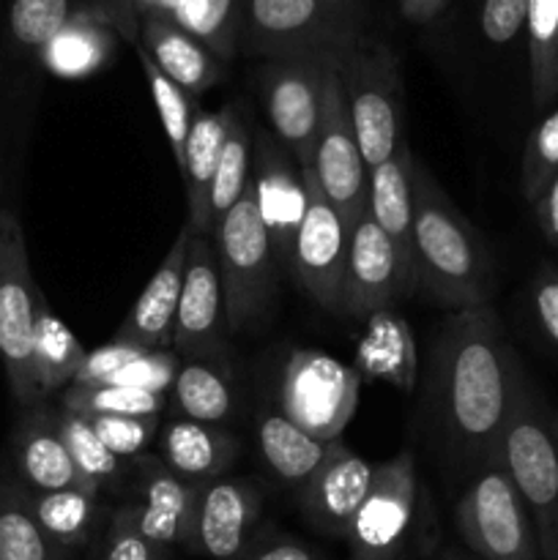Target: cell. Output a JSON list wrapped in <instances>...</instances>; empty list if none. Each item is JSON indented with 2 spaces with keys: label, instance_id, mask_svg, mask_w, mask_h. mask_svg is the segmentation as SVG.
<instances>
[{
  "label": "cell",
  "instance_id": "obj_1",
  "mask_svg": "<svg viewBox=\"0 0 558 560\" xmlns=\"http://www.w3.org/2000/svg\"><path fill=\"white\" fill-rule=\"evenodd\" d=\"M523 383V366L490 304L457 310L441 323L427 386V419L438 454L454 476L470 479L485 465L498 463Z\"/></svg>",
  "mask_w": 558,
  "mask_h": 560
},
{
  "label": "cell",
  "instance_id": "obj_2",
  "mask_svg": "<svg viewBox=\"0 0 558 560\" xmlns=\"http://www.w3.org/2000/svg\"><path fill=\"white\" fill-rule=\"evenodd\" d=\"M410 191L416 293L421 290L432 304L452 312L490 304L496 282L485 241L416 156L410 159Z\"/></svg>",
  "mask_w": 558,
  "mask_h": 560
},
{
  "label": "cell",
  "instance_id": "obj_3",
  "mask_svg": "<svg viewBox=\"0 0 558 560\" xmlns=\"http://www.w3.org/2000/svg\"><path fill=\"white\" fill-rule=\"evenodd\" d=\"M345 545L350 560H430L443 545L435 503L410 448L375 465Z\"/></svg>",
  "mask_w": 558,
  "mask_h": 560
},
{
  "label": "cell",
  "instance_id": "obj_4",
  "mask_svg": "<svg viewBox=\"0 0 558 560\" xmlns=\"http://www.w3.org/2000/svg\"><path fill=\"white\" fill-rule=\"evenodd\" d=\"M367 33V22L326 0H244L239 55L257 60L310 58L337 69Z\"/></svg>",
  "mask_w": 558,
  "mask_h": 560
},
{
  "label": "cell",
  "instance_id": "obj_5",
  "mask_svg": "<svg viewBox=\"0 0 558 560\" xmlns=\"http://www.w3.org/2000/svg\"><path fill=\"white\" fill-rule=\"evenodd\" d=\"M211 241L219 257L230 331H257L277 301L279 262L257 213L252 173L244 197L230 208Z\"/></svg>",
  "mask_w": 558,
  "mask_h": 560
},
{
  "label": "cell",
  "instance_id": "obj_6",
  "mask_svg": "<svg viewBox=\"0 0 558 560\" xmlns=\"http://www.w3.org/2000/svg\"><path fill=\"white\" fill-rule=\"evenodd\" d=\"M350 124L367 170L397 156L403 142V69L383 38L367 33L337 66Z\"/></svg>",
  "mask_w": 558,
  "mask_h": 560
},
{
  "label": "cell",
  "instance_id": "obj_7",
  "mask_svg": "<svg viewBox=\"0 0 558 560\" xmlns=\"http://www.w3.org/2000/svg\"><path fill=\"white\" fill-rule=\"evenodd\" d=\"M498 463L507 468L534 523L542 560H558V441L523 383L503 430Z\"/></svg>",
  "mask_w": 558,
  "mask_h": 560
},
{
  "label": "cell",
  "instance_id": "obj_8",
  "mask_svg": "<svg viewBox=\"0 0 558 560\" xmlns=\"http://www.w3.org/2000/svg\"><path fill=\"white\" fill-rule=\"evenodd\" d=\"M452 523L465 550L479 560H542L528 509L501 463L470 476Z\"/></svg>",
  "mask_w": 558,
  "mask_h": 560
},
{
  "label": "cell",
  "instance_id": "obj_9",
  "mask_svg": "<svg viewBox=\"0 0 558 560\" xmlns=\"http://www.w3.org/2000/svg\"><path fill=\"white\" fill-rule=\"evenodd\" d=\"M42 290L33 282L27 244L16 213L0 208V364L22 410L38 399L33 372V328Z\"/></svg>",
  "mask_w": 558,
  "mask_h": 560
},
{
  "label": "cell",
  "instance_id": "obj_10",
  "mask_svg": "<svg viewBox=\"0 0 558 560\" xmlns=\"http://www.w3.org/2000/svg\"><path fill=\"white\" fill-rule=\"evenodd\" d=\"M361 375L356 366L312 348L290 350L279 377L277 408L306 435L323 443L342 441L359 408Z\"/></svg>",
  "mask_w": 558,
  "mask_h": 560
},
{
  "label": "cell",
  "instance_id": "obj_11",
  "mask_svg": "<svg viewBox=\"0 0 558 560\" xmlns=\"http://www.w3.org/2000/svg\"><path fill=\"white\" fill-rule=\"evenodd\" d=\"M334 66L310 58L260 60L255 71L257 93L274 137L290 151L299 167H312L317 129L323 118V93Z\"/></svg>",
  "mask_w": 558,
  "mask_h": 560
},
{
  "label": "cell",
  "instance_id": "obj_12",
  "mask_svg": "<svg viewBox=\"0 0 558 560\" xmlns=\"http://www.w3.org/2000/svg\"><path fill=\"white\" fill-rule=\"evenodd\" d=\"M306 184V211L295 233L290 277L328 315H348L345 271H348V230L323 195L312 167L301 170Z\"/></svg>",
  "mask_w": 558,
  "mask_h": 560
},
{
  "label": "cell",
  "instance_id": "obj_13",
  "mask_svg": "<svg viewBox=\"0 0 558 560\" xmlns=\"http://www.w3.org/2000/svg\"><path fill=\"white\" fill-rule=\"evenodd\" d=\"M173 350L181 361H228L230 323L224 306L222 273L213 241L191 235L184 268L178 312H175Z\"/></svg>",
  "mask_w": 558,
  "mask_h": 560
},
{
  "label": "cell",
  "instance_id": "obj_14",
  "mask_svg": "<svg viewBox=\"0 0 558 560\" xmlns=\"http://www.w3.org/2000/svg\"><path fill=\"white\" fill-rule=\"evenodd\" d=\"M202 487L175 476L159 454H140L131 459L129 485L118 509L142 536L156 545L189 550L197 523V503Z\"/></svg>",
  "mask_w": 558,
  "mask_h": 560
},
{
  "label": "cell",
  "instance_id": "obj_15",
  "mask_svg": "<svg viewBox=\"0 0 558 560\" xmlns=\"http://www.w3.org/2000/svg\"><path fill=\"white\" fill-rule=\"evenodd\" d=\"M312 170H315L323 195L328 197L350 235L361 213L367 211L370 170L361 156L348 104L342 96V85H339V77L334 69L328 71L326 93H323V118L321 129H317Z\"/></svg>",
  "mask_w": 558,
  "mask_h": 560
},
{
  "label": "cell",
  "instance_id": "obj_16",
  "mask_svg": "<svg viewBox=\"0 0 558 560\" xmlns=\"http://www.w3.org/2000/svg\"><path fill=\"white\" fill-rule=\"evenodd\" d=\"M252 184L279 271H290L295 233L306 211V184L299 162L271 129L252 131Z\"/></svg>",
  "mask_w": 558,
  "mask_h": 560
},
{
  "label": "cell",
  "instance_id": "obj_17",
  "mask_svg": "<svg viewBox=\"0 0 558 560\" xmlns=\"http://www.w3.org/2000/svg\"><path fill=\"white\" fill-rule=\"evenodd\" d=\"M88 9L107 22L118 38L137 42V22L167 16L200 38L213 55L230 63L239 55V22L244 0H85Z\"/></svg>",
  "mask_w": 558,
  "mask_h": 560
},
{
  "label": "cell",
  "instance_id": "obj_18",
  "mask_svg": "<svg viewBox=\"0 0 558 560\" xmlns=\"http://www.w3.org/2000/svg\"><path fill=\"white\" fill-rule=\"evenodd\" d=\"M263 492L241 476H219L200 490L189 552L211 560H235L263 530Z\"/></svg>",
  "mask_w": 558,
  "mask_h": 560
},
{
  "label": "cell",
  "instance_id": "obj_19",
  "mask_svg": "<svg viewBox=\"0 0 558 560\" xmlns=\"http://www.w3.org/2000/svg\"><path fill=\"white\" fill-rule=\"evenodd\" d=\"M372 474L375 465L367 463L345 441H334L315 476L295 492L304 523L317 534L345 539L370 492Z\"/></svg>",
  "mask_w": 558,
  "mask_h": 560
},
{
  "label": "cell",
  "instance_id": "obj_20",
  "mask_svg": "<svg viewBox=\"0 0 558 560\" xmlns=\"http://www.w3.org/2000/svg\"><path fill=\"white\" fill-rule=\"evenodd\" d=\"M11 459L16 481L27 490H91L60 435L58 408L49 402H36L22 410L11 435Z\"/></svg>",
  "mask_w": 558,
  "mask_h": 560
},
{
  "label": "cell",
  "instance_id": "obj_21",
  "mask_svg": "<svg viewBox=\"0 0 558 560\" xmlns=\"http://www.w3.org/2000/svg\"><path fill=\"white\" fill-rule=\"evenodd\" d=\"M405 299L397 255L370 211L361 213L348 241V271H345V301L348 317L367 320L381 306Z\"/></svg>",
  "mask_w": 558,
  "mask_h": 560
},
{
  "label": "cell",
  "instance_id": "obj_22",
  "mask_svg": "<svg viewBox=\"0 0 558 560\" xmlns=\"http://www.w3.org/2000/svg\"><path fill=\"white\" fill-rule=\"evenodd\" d=\"M191 230L189 224L181 228L175 235L173 246L167 249L164 260L148 279L142 288L140 299L129 310V315L120 320L115 339L137 345L142 350H173V331H175V312H178L181 288H184V268L186 255H189Z\"/></svg>",
  "mask_w": 558,
  "mask_h": 560
},
{
  "label": "cell",
  "instance_id": "obj_23",
  "mask_svg": "<svg viewBox=\"0 0 558 560\" xmlns=\"http://www.w3.org/2000/svg\"><path fill=\"white\" fill-rule=\"evenodd\" d=\"M410 153L408 145L399 148L397 156L370 170V197L367 211L377 228L392 241L397 255L399 279L405 295L416 293V260H414V191H410Z\"/></svg>",
  "mask_w": 558,
  "mask_h": 560
},
{
  "label": "cell",
  "instance_id": "obj_24",
  "mask_svg": "<svg viewBox=\"0 0 558 560\" xmlns=\"http://www.w3.org/2000/svg\"><path fill=\"white\" fill-rule=\"evenodd\" d=\"M159 459L189 485H208V481L228 476L239 459L241 443L228 427L202 424L191 419H170L159 427Z\"/></svg>",
  "mask_w": 558,
  "mask_h": 560
},
{
  "label": "cell",
  "instance_id": "obj_25",
  "mask_svg": "<svg viewBox=\"0 0 558 560\" xmlns=\"http://www.w3.org/2000/svg\"><path fill=\"white\" fill-rule=\"evenodd\" d=\"M364 323L353 361L361 381L388 383L403 394L414 392L419 381V350L410 323L394 304L375 310Z\"/></svg>",
  "mask_w": 558,
  "mask_h": 560
},
{
  "label": "cell",
  "instance_id": "obj_26",
  "mask_svg": "<svg viewBox=\"0 0 558 560\" xmlns=\"http://www.w3.org/2000/svg\"><path fill=\"white\" fill-rule=\"evenodd\" d=\"M137 42L146 47L153 63L167 74L191 98L211 91L224 77V60L213 55L186 27L175 25L167 16H146L137 22ZM135 44V42H131Z\"/></svg>",
  "mask_w": 558,
  "mask_h": 560
},
{
  "label": "cell",
  "instance_id": "obj_27",
  "mask_svg": "<svg viewBox=\"0 0 558 560\" xmlns=\"http://www.w3.org/2000/svg\"><path fill=\"white\" fill-rule=\"evenodd\" d=\"M22 487V485H20ZM22 501L44 534L71 556H85L104 539L113 506L91 490L36 492L22 487Z\"/></svg>",
  "mask_w": 558,
  "mask_h": 560
},
{
  "label": "cell",
  "instance_id": "obj_28",
  "mask_svg": "<svg viewBox=\"0 0 558 560\" xmlns=\"http://www.w3.org/2000/svg\"><path fill=\"white\" fill-rule=\"evenodd\" d=\"M233 113L235 102H228L217 113H206L197 107L195 120H191L189 140H186V164L181 173L186 184V206H189L186 224H189L191 235L211 238V186Z\"/></svg>",
  "mask_w": 558,
  "mask_h": 560
},
{
  "label": "cell",
  "instance_id": "obj_29",
  "mask_svg": "<svg viewBox=\"0 0 558 560\" xmlns=\"http://www.w3.org/2000/svg\"><path fill=\"white\" fill-rule=\"evenodd\" d=\"M118 42V33L80 0L69 22L42 52V71L58 80H85L107 69Z\"/></svg>",
  "mask_w": 558,
  "mask_h": 560
},
{
  "label": "cell",
  "instance_id": "obj_30",
  "mask_svg": "<svg viewBox=\"0 0 558 560\" xmlns=\"http://www.w3.org/2000/svg\"><path fill=\"white\" fill-rule=\"evenodd\" d=\"M255 438L260 463L266 465L271 479L293 492H299L315 476V470L328 457L334 443H323L317 438L306 435L279 408L260 410L255 424Z\"/></svg>",
  "mask_w": 558,
  "mask_h": 560
},
{
  "label": "cell",
  "instance_id": "obj_31",
  "mask_svg": "<svg viewBox=\"0 0 558 560\" xmlns=\"http://www.w3.org/2000/svg\"><path fill=\"white\" fill-rule=\"evenodd\" d=\"M181 419L202 424H228L239 416V386L228 361H181L178 377L167 394Z\"/></svg>",
  "mask_w": 558,
  "mask_h": 560
},
{
  "label": "cell",
  "instance_id": "obj_32",
  "mask_svg": "<svg viewBox=\"0 0 558 560\" xmlns=\"http://www.w3.org/2000/svg\"><path fill=\"white\" fill-rule=\"evenodd\" d=\"M80 0H9L3 14V52L11 63L42 71V52L69 22Z\"/></svg>",
  "mask_w": 558,
  "mask_h": 560
},
{
  "label": "cell",
  "instance_id": "obj_33",
  "mask_svg": "<svg viewBox=\"0 0 558 560\" xmlns=\"http://www.w3.org/2000/svg\"><path fill=\"white\" fill-rule=\"evenodd\" d=\"M88 350L71 328L47 306L44 295L36 306V328H33V372H36L38 399L60 397L63 388L74 383Z\"/></svg>",
  "mask_w": 558,
  "mask_h": 560
},
{
  "label": "cell",
  "instance_id": "obj_34",
  "mask_svg": "<svg viewBox=\"0 0 558 560\" xmlns=\"http://www.w3.org/2000/svg\"><path fill=\"white\" fill-rule=\"evenodd\" d=\"M58 424L60 435H63L66 448H69L71 459H74L77 470L85 479V485L91 487L98 495H124L126 485H129L131 463L115 457L98 435L93 432L91 421L80 413H71V410L60 408L58 405Z\"/></svg>",
  "mask_w": 558,
  "mask_h": 560
},
{
  "label": "cell",
  "instance_id": "obj_35",
  "mask_svg": "<svg viewBox=\"0 0 558 560\" xmlns=\"http://www.w3.org/2000/svg\"><path fill=\"white\" fill-rule=\"evenodd\" d=\"M0 560H74L33 520L16 479L0 481Z\"/></svg>",
  "mask_w": 558,
  "mask_h": 560
},
{
  "label": "cell",
  "instance_id": "obj_36",
  "mask_svg": "<svg viewBox=\"0 0 558 560\" xmlns=\"http://www.w3.org/2000/svg\"><path fill=\"white\" fill-rule=\"evenodd\" d=\"M531 98L547 107L558 96V0H528L525 20Z\"/></svg>",
  "mask_w": 558,
  "mask_h": 560
},
{
  "label": "cell",
  "instance_id": "obj_37",
  "mask_svg": "<svg viewBox=\"0 0 558 560\" xmlns=\"http://www.w3.org/2000/svg\"><path fill=\"white\" fill-rule=\"evenodd\" d=\"M252 173V126L244 115V104L235 102L233 120L224 137L222 156H219L217 175L211 186V238L230 208L244 197Z\"/></svg>",
  "mask_w": 558,
  "mask_h": 560
},
{
  "label": "cell",
  "instance_id": "obj_38",
  "mask_svg": "<svg viewBox=\"0 0 558 560\" xmlns=\"http://www.w3.org/2000/svg\"><path fill=\"white\" fill-rule=\"evenodd\" d=\"M135 49L137 60H140V69L146 74L148 82V91H151L153 98V107H156L159 120L164 126V137L170 142V151H173L175 159V167L178 173H184V164H186V140H189V131H191V120H195L197 113V104L184 88L175 85L167 74H162L156 63L151 60V55L146 52L140 42L131 44Z\"/></svg>",
  "mask_w": 558,
  "mask_h": 560
},
{
  "label": "cell",
  "instance_id": "obj_39",
  "mask_svg": "<svg viewBox=\"0 0 558 560\" xmlns=\"http://www.w3.org/2000/svg\"><path fill=\"white\" fill-rule=\"evenodd\" d=\"M60 408L80 413L85 419L96 416H162L167 410V394L142 392V388L113 386V383H96V386H77L60 392Z\"/></svg>",
  "mask_w": 558,
  "mask_h": 560
},
{
  "label": "cell",
  "instance_id": "obj_40",
  "mask_svg": "<svg viewBox=\"0 0 558 560\" xmlns=\"http://www.w3.org/2000/svg\"><path fill=\"white\" fill-rule=\"evenodd\" d=\"M558 173V109L547 113L525 140L520 191L534 206Z\"/></svg>",
  "mask_w": 558,
  "mask_h": 560
},
{
  "label": "cell",
  "instance_id": "obj_41",
  "mask_svg": "<svg viewBox=\"0 0 558 560\" xmlns=\"http://www.w3.org/2000/svg\"><path fill=\"white\" fill-rule=\"evenodd\" d=\"M88 421L98 441L126 463L148 454L151 443L159 438V427H162V416H96Z\"/></svg>",
  "mask_w": 558,
  "mask_h": 560
},
{
  "label": "cell",
  "instance_id": "obj_42",
  "mask_svg": "<svg viewBox=\"0 0 558 560\" xmlns=\"http://www.w3.org/2000/svg\"><path fill=\"white\" fill-rule=\"evenodd\" d=\"M178 370L181 355L175 350H146V353L131 359L126 366H120L107 383H113V386L142 388V392L153 394H170L175 377H178Z\"/></svg>",
  "mask_w": 558,
  "mask_h": 560
},
{
  "label": "cell",
  "instance_id": "obj_43",
  "mask_svg": "<svg viewBox=\"0 0 558 560\" xmlns=\"http://www.w3.org/2000/svg\"><path fill=\"white\" fill-rule=\"evenodd\" d=\"M173 550L156 545L131 525V520L113 506L107 534L102 539V560H173Z\"/></svg>",
  "mask_w": 558,
  "mask_h": 560
},
{
  "label": "cell",
  "instance_id": "obj_44",
  "mask_svg": "<svg viewBox=\"0 0 558 560\" xmlns=\"http://www.w3.org/2000/svg\"><path fill=\"white\" fill-rule=\"evenodd\" d=\"M235 560H328L317 547H312L310 541L299 539V536H290L277 530L274 525H263V530L257 534V539L252 541L249 550L241 552Z\"/></svg>",
  "mask_w": 558,
  "mask_h": 560
},
{
  "label": "cell",
  "instance_id": "obj_45",
  "mask_svg": "<svg viewBox=\"0 0 558 560\" xmlns=\"http://www.w3.org/2000/svg\"><path fill=\"white\" fill-rule=\"evenodd\" d=\"M140 353H146L142 348L137 345L124 342V339H109L104 342L102 348L96 350H88L85 361H82L80 372H77L74 383L77 386H96V383H107L120 366L129 364L131 359H137Z\"/></svg>",
  "mask_w": 558,
  "mask_h": 560
},
{
  "label": "cell",
  "instance_id": "obj_46",
  "mask_svg": "<svg viewBox=\"0 0 558 560\" xmlns=\"http://www.w3.org/2000/svg\"><path fill=\"white\" fill-rule=\"evenodd\" d=\"M531 299H534V312L539 317L542 331L547 334L553 345L558 348V268L542 266L534 277V288H531Z\"/></svg>",
  "mask_w": 558,
  "mask_h": 560
},
{
  "label": "cell",
  "instance_id": "obj_47",
  "mask_svg": "<svg viewBox=\"0 0 558 560\" xmlns=\"http://www.w3.org/2000/svg\"><path fill=\"white\" fill-rule=\"evenodd\" d=\"M534 213L542 235H545L553 246H558V173L556 178L547 184V189L542 191L539 200L534 202Z\"/></svg>",
  "mask_w": 558,
  "mask_h": 560
},
{
  "label": "cell",
  "instance_id": "obj_48",
  "mask_svg": "<svg viewBox=\"0 0 558 560\" xmlns=\"http://www.w3.org/2000/svg\"><path fill=\"white\" fill-rule=\"evenodd\" d=\"M403 20L414 22V25H432L446 14L452 0H394Z\"/></svg>",
  "mask_w": 558,
  "mask_h": 560
},
{
  "label": "cell",
  "instance_id": "obj_49",
  "mask_svg": "<svg viewBox=\"0 0 558 560\" xmlns=\"http://www.w3.org/2000/svg\"><path fill=\"white\" fill-rule=\"evenodd\" d=\"M326 3L348 11L350 16H356V20H361V22L370 20V0H326Z\"/></svg>",
  "mask_w": 558,
  "mask_h": 560
},
{
  "label": "cell",
  "instance_id": "obj_50",
  "mask_svg": "<svg viewBox=\"0 0 558 560\" xmlns=\"http://www.w3.org/2000/svg\"><path fill=\"white\" fill-rule=\"evenodd\" d=\"M430 560H479L474 552H468L465 547L457 545H441L435 552H432Z\"/></svg>",
  "mask_w": 558,
  "mask_h": 560
},
{
  "label": "cell",
  "instance_id": "obj_51",
  "mask_svg": "<svg viewBox=\"0 0 558 560\" xmlns=\"http://www.w3.org/2000/svg\"><path fill=\"white\" fill-rule=\"evenodd\" d=\"M82 560H102V541H98V545H93L91 550L82 556Z\"/></svg>",
  "mask_w": 558,
  "mask_h": 560
},
{
  "label": "cell",
  "instance_id": "obj_52",
  "mask_svg": "<svg viewBox=\"0 0 558 560\" xmlns=\"http://www.w3.org/2000/svg\"><path fill=\"white\" fill-rule=\"evenodd\" d=\"M553 435H556V441H558V416H556V419H553Z\"/></svg>",
  "mask_w": 558,
  "mask_h": 560
},
{
  "label": "cell",
  "instance_id": "obj_53",
  "mask_svg": "<svg viewBox=\"0 0 558 560\" xmlns=\"http://www.w3.org/2000/svg\"><path fill=\"white\" fill-rule=\"evenodd\" d=\"M0 195H3V173H0Z\"/></svg>",
  "mask_w": 558,
  "mask_h": 560
}]
</instances>
